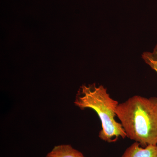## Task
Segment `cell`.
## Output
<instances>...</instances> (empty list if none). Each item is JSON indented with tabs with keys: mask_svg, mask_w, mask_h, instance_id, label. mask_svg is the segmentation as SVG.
Masks as SVG:
<instances>
[{
	"mask_svg": "<svg viewBox=\"0 0 157 157\" xmlns=\"http://www.w3.org/2000/svg\"><path fill=\"white\" fill-rule=\"evenodd\" d=\"M116 115L127 137L143 147L157 145V98L133 96L118 104Z\"/></svg>",
	"mask_w": 157,
	"mask_h": 157,
	"instance_id": "obj_1",
	"label": "cell"
},
{
	"mask_svg": "<svg viewBox=\"0 0 157 157\" xmlns=\"http://www.w3.org/2000/svg\"><path fill=\"white\" fill-rule=\"evenodd\" d=\"M74 104L81 109H94L101 120L102 129L99 137L111 143L120 137L125 138L126 134L121 123L116 121L118 102L112 99L103 86H97L94 83L82 85L76 95Z\"/></svg>",
	"mask_w": 157,
	"mask_h": 157,
	"instance_id": "obj_2",
	"label": "cell"
},
{
	"mask_svg": "<svg viewBox=\"0 0 157 157\" xmlns=\"http://www.w3.org/2000/svg\"><path fill=\"white\" fill-rule=\"evenodd\" d=\"M121 157H157V145L143 147L135 142L126 150Z\"/></svg>",
	"mask_w": 157,
	"mask_h": 157,
	"instance_id": "obj_3",
	"label": "cell"
},
{
	"mask_svg": "<svg viewBox=\"0 0 157 157\" xmlns=\"http://www.w3.org/2000/svg\"><path fill=\"white\" fill-rule=\"evenodd\" d=\"M45 157H84L80 151L70 144H62L55 147Z\"/></svg>",
	"mask_w": 157,
	"mask_h": 157,
	"instance_id": "obj_4",
	"label": "cell"
},
{
	"mask_svg": "<svg viewBox=\"0 0 157 157\" xmlns=\"http://www.w3.org/2000/svg\"><path fill=\"white\" fill-rule=\"evenodd\" d=\"M144 62L157 73V44L152 52H144L142 55Z\"/></svg>",
	"mask_w": 157,
	"mask_h": 157,
	"instance_id": "obj_5",
	"label": "cell"
}]
</instances>
